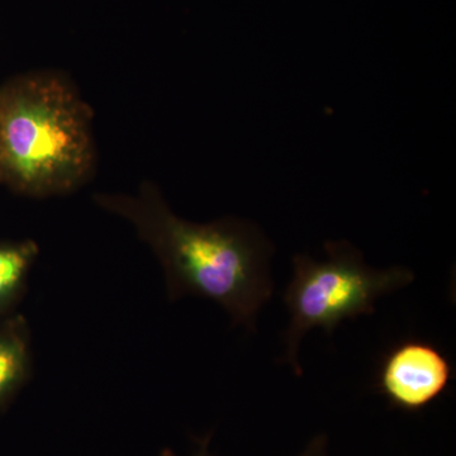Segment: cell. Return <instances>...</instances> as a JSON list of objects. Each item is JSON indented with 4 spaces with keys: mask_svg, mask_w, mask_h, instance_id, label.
Returning <instances> with one entry per match:
<instances>
[{
    "mask_svg": "<svg viewBox=\"0 0 456 456\" xmlns=\"http://www.w3.org/2000/svg\"><path fill=\"white\" fill-rule=\"evenodd\" d=\"M98 203L130 221L151 246L164 266L171 299H211L235 325L255 331L257 314L274 290V246L257 224L236 218L206 224L183 220L152 188L137 197H98Z\"/></svg>",
    "mask_w": 456,
    "mask_h": 456,
    "instance_id": "1",
    "label": "cell"
},
{
    "mask_svg": "<svg viewBox=\"0 0 456 456\" xmlns=\"http://www.w3.org/2000/svg\"><path fill=\"white\" fill-rule=\"evenodd\" d=\"M93 165L92 113L70 84L36 73L0 86V184L56 196L80 187Z\"/></svg>",
    "mask_w": 456,
    "mask_h": 456,
    "instance_id": "2",
    "label": "cell"
},
{
    "mask_svg": "<svg viewBox=\"0 0 456 456\" xmlns=\"http://www.w3.org/2000/svg\"><path fill=\"white\" fill-rule=\"evenodd\" d=\"M325 250V261L307 255L293 257V279L284 293L290 322L285 332L283 362H289L298 377L303 374L299 345L308 331L321 327L332 336L342 321L373 314L378 298L415 281V274L403 266L370 268L350 242H326Z\"/></svg>",
    "mask_w": 456,
    "mask_h": 456,
    "instance_id": "3",
    "label": "cell"
},
{
    "mask_svg": "<svg viewBox=\"0 0 456 456\" xmlns=\"http://www.w3.org/2000/svg\"><path fill=\"white\" fill-rule=\"evenodd\" d=\"M452 379V364L440 349L407 340L384 355L375 387L392 408L419 412L445 393Z\"/></svg>",
    "mask_w": 456,
    "mask_h": 456,
    "instance_id": "4",
    "label": "cell"
},
{
    "mask_svg": "<svg viewBox=\"0 0 456 456\" xmlns=\"http://www.w3.org/2000/svg\"><path fill=\"white\" fill-rule=\"evenodd\" d=\"M28 335L22 317L0 323V408L7 406L28 377Z\"/></svg>",
    "mask_w": 456,
    "mask_h": 456,
    "instance_id": "5",
    "label": "cell"
},
{
    "mask_svg": "<svg viewBox=\"0 0 456 456\" xmlns=\"http://www.w3.org/2000/svg\"><path fill=\"white\" fill-rule=\"evenodd\" d=\"M37 253L33 241L0 242V314L22 293Z\"/></svg>",
    "mask_w": 456,
    "mask_h": 456,
    "instance_id": "6",
    "label": "cell"
},
{
    "mask_svg": "<svg viewBox=\"0 0 456 456\" xmlns=\"http://www.w3.org/2000/svg\"><path fill=\"white\" fill-rule=\"evenodd\" d=\"M329 444L330 439L326 434H318L298 456H330Z\"/></svg>",
    "mask_w": 456,
    "mask_h": 456,
    "instance_id": "7",
    "label": "cell"
},
{
    "mask_svg": "<svg viewBox=\"0 0 456 456\" xmlns=\"http://www.w3.org/2000/svg\"><path fill=\"white\" fill-rule=\"evenodd\" d=\"M212 435H207V436L202 437V439L197 440L198 448L197 452H194L193 456H216L213 455L211 452H209V443H211ZM160 456H176L173 452L169 449L163 450Z\"/></svg>",
    "mask_w": 456,
    "mask_h": 456,
    "instance_id": "8",
    "label": "cell"
}]
</instances>
